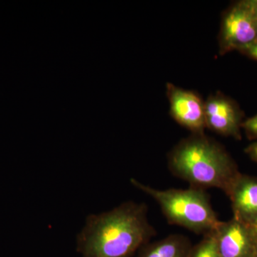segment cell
I'll return each instance as SVG.
<instances>
[{
    "mask_svg": "<svg viewBox=\"0 0 257 257\" xmlns=\"http://www.w3.org/2000/svg\"><path fill=\"white\" fill-rule=\"evenodd\" d=\"M145 203L128 201L111 210L92 214L77 236L82 257H133L156 236Z\"/></svg>",
    "mask_w": 257,
    "mask_h": 257,
    "instance_id": "1",
    "label": "cell"
},
{
    "mask_svg": "<svg viewBox=\"0 0 257 257\" xmlns=\"http://www.w3.org/2000/svg\"><path fill=\"white\" fill-rule=\"evenodd\" d=\"M172 174L191 187L221 189L227 195L240 175L226 150L204 134H192L172 149L168 155Z\"/></svg>",
    "mask_w": 257,
    "mask_h": 257,
    "instance_id": "2",
    "label": "cell"
},
{
    "mask_svg": "<svg viewBox=\"0 0 257 257\" xmlns=\"http://www.w3.org/2000/svg\"><path fill=\"white\" fill-rule=\"evenodd\" d=\"M133 187L151 197L160 206L170 224L177 225L197 234H211L220 223L205 189H158L132 178Z\"/></svg>",
    "mask_w": 257,
    "mask_h": 257,
    "instance_id": "3",
    "label": "cell"
},
{
    "mask_svg": "<svg viewBox=\"0 0 257 257\" xmlns=\"http://www.w3.org/2000/svg\"><path fill=\"white\" fill-rule=\"evenodd\" d=\"M218 40L221 55L256 43L257 18L248 1L239 2L226 10Z\"/></svg>",
    "mask_w": 257,
    "mask_h": 257,
    "instance_id": "4",
    "label": "cell"
},
{
    "mask_svg": "<svg viewBox=\"0 0 257 257\" xmlns=\"http://www.w3.org/2000/svg\"><path fill=\"white\" fill-rule=\"evenodd\" d=\"M167 94L174 119L192 134H204L207 128L204 101L197 93L167 83Z\"/></svg>",
    "mask_w": 257,
    "mask_h": 257,
    "instance_id": "5",
    "label": "cell"
},
{
    "mask_svg": "<svg viewBox=\"0 0 257 257\" xmlns=\"http://www.w3.org/2000/svg\"><path fill=\"white\" fill-rule=\"evenodd\" d=\"M221 257H255L257 241L248 225L232 218L211 233Z\"/></svg>",
    "mask_w": 257,
    "mask_h": 257,
    "instance_id": "6",
    "label": "cell"
},
{
    "mask_svg": "<svg viewBox=\"0 0 257 257\" xmlns=\"http://www.w3.org/2000/svg\"><path fill=\"white\" fill-rule=\"evenodd\" d=\"M207 128L225 137H241V114L234 101L216 92L204 101Z\"/></svg>",
    "mask_w": 257,
    "mask_h": 257,
    "instance_id": "7",
    "label": "cell"
},
{
    "mask_svg": "<svg viewBox=\"0 0 257 257\" xmlns=\"http://www.w3.org/2000/svg\"><path fill=\"white\" fill-rule=\"evenodd\" d=\"M231 202L233 218L251 226L257 221V177L241 175L227 194Z\"/></svg>",
    "mask_w": 257,
    "mask_h": 257,
    "instance_id": "8",
    "label": "cell"
},
{
    "mask_svg": "<svg viewBox=\"0 0 257 257\" xmlns=\"http://www.w3.org/2000/svg\"><path fill=\"white\" fill-rule=\"evenodd\" d=\"M193 245L187 236L171 234L150 241L139 250L135 257H190Z\"/></svg>",
    "mask_w": 257,
    "mask_h": 257,
    "instance_id": "9",
    "label": "cell"
},
{
    "mask_svg": "<svg viewBox=\"0 0 257 257\" xmlns=\"http://www.w3.org/2000/svg\"><path fill=\"white\" fill-rule=\"evenodd\" d=\"M190 257H221L212 234L203 236V239L192 246Z\"/></svg>",
    "mask_w": 257,
    "mask_h": 257,
    "instance_id": "10",
    "label": "cell"
},
{
    "mask_svg": "<svg viewBox=\"0 0 257 257\" xmlns=\"http://www.w3.org/2000/svg\"><path fill=\"white\" fill-rule=\"evenodd\" d=\"M241 128L245 130L250 138L257 142V114L242 122Z\"/></svg>",
    "mask_w": 257,
    "mask_h": 257,
    "instance_id": "11",
    "label": "cell"
},
{
    "mask_svg": "<svg viewBox=\"0 0 257 257\" xmlns=\"http://www.w3.org/2000/svg\"><path fill=\"white\" fill-rule=\"evenodd\" d=\"M241 52L246 54V55L249 56L251 58L257 60V42L250 46L245 47Z\"/></svg>",
    "mask_w": 257,
    "mask_h": 257,
    "instance_id": "12",
    "label": "cell"
},
{
    "mask_svg": "<svg viewBox=\"0 0 257 257\" xmlns=\"http://www.w3.org/2000/svg\"><path fill=\"white\" fill-rule=\"evenodd\" d=\"M245 152H246V153L247 154L251 160L257 162V142H255V143L250 145L246 149Z\"/></svg>",
    "mask_w": 257,
    "mask_h": 257,
    "instance_id": "13",
    "label": "cell"
},
{
    "mask_svg": "<svg viewBox=\"0 0 257 257\" xmlns=\"http://www.w3.org/2000/svg\"><path fill=\"white\" fill-rule=\"evenodd\" d=\"M251 9H252L253 13L256 15L257 18V0H250L248 1Z\"/></svg>",
    "mask_w": 257,
    "mask_h": 257,
    "instance_id": "14",
    "label": "cell"
},
{
    "mask_svg": "<svg viewBox=\"0 0 257 257\" xmlns=\"http://www.w3.org/2000/svg\"><path fill=\"white\" fill-rule=\"evenodd\" d=\"M250 227H251V231H252L253 236H254L255 239H256L257 241V221L256 222L253 223L252 225H251Z\"/></svg>",
    "mask_w": 257,
    "mask_h": 257,
    "instance_id": "15",
    "label": "cell"
},
{
    "mask_svg": "<svg viewBox=\"0 0 257 257\" xmlns=\"http://www.w3.org/2000/svg\"><path fill=\"white\" fill-rule=\"evenodd\" d=\"M255 257H257V246H256V256H255Z\"/></svg>",
    "mask_w": 257,
    "mask_h": 257,
    "instance_id": "16",
    "label": "cell"
}]
</instances>
